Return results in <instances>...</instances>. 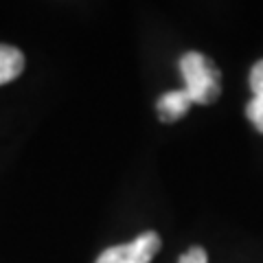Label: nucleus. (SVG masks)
Here are the masks:
<instances>
[{
    "label": "nucleus",
    "mask_w": 263,
    "mask_h": 263,
    "mask_svg": "<svg viewBox=\"0 0 263 263\" xmlns=\"http://www.w3.org/2000/svg\"><path fill=\"white\" fill-rule=\"evenodd\" d=\"M180 72L184 79V90L197 105L215 103L219 97V70L202 53H186L180 60Z\"/></svg>",
    "instance_id": "1"
},
{
    "label": "nucleus",
    "mask_w": 263,
    "mask_h": 263,
    "mask_svg": "<svg viewBox=\"0 0 263 263\" xmlns=\"http://www.w3.org/2000/svg\"><path fill=\"white\" fill-rule=\"evenodd\" d=\"M160 250V235L149 230V233L138 235L134 241L112 246L97 257L95 263H149Z\"/></svg>",
    "instance_id": "2"
},
{
    "label": "nucleus",
    "mask_w": 263,
    "mask_h": 263,
    "mask_svg": "<svg viewBox=\"0 0 263 263\" xmlns=\"http://www.w3.org/2000/svg\"><path fill=\"white\" fill-rule=\"evenodd\" d=\"M191 105H193L191 97L182 88V90H174V92L162 95L158 105H156V112H158V119L162 123H174L178 119H182Z\"/></svg>",
    "instance_id": "3"
},
{
    "label": "nucleus",
    "mask_w": 263,
    "mask_h": 263,
    "mask_svg": "<svg viewBox=\"0 0 263 263\" xmlns=\"http://www.w3.org/2000/svg\"><path fill=\"white\" fill-rule=\"evenodd\" d=\"M24 70V55L20 48L0 44V86L9 84Z\"/></svg>",
    "instance_id": "4"
},
{
    "label": "nucleus",
    "mask_w": 263,
    "mask_h": 263,
    "mask_svg": "<svg viewBox=\"0 0 263 263\" xmlns=\"http://www.w3.org/2000/svg\"><path fill=\"white\" fill-rule=\"evenodd\" d=\"M246 117L257 127V132L263 134V99L261 97H252V101L246 105Z\"/></svg>",
    "instance_id": "5"
},
{
    "label": "nucleus",
    "mask_w": 263,
    "mask_h": 263,
    "mask_svg": "<svg viewBox=\"0 0 263 263\" xmlns=\"http://www.w3.org/2000/svg\"><path fill=\"white\" fill-rule=\"evenodd\" d=\"M250 90L254 97L263 99V60H259L250 70Z\"/></svg>",
    "instance_id": "6"
},
{
    "label": "nucleus",
    "mask_w": 263,
    "mask_h": 263,
    "mask_svg": "<svg viewBox=\"0 0 263 263\" xmlns=\"http://www.w3.org/2000/svg\"><path fill=\"white\" fill-rule=\"evenodd\" d=\"M178 263H209V259H206V250L200 248V246H195V248L186 250L182 257H180Z\"/></svg>",
    "instance_id": "7"
}]
</instances>
